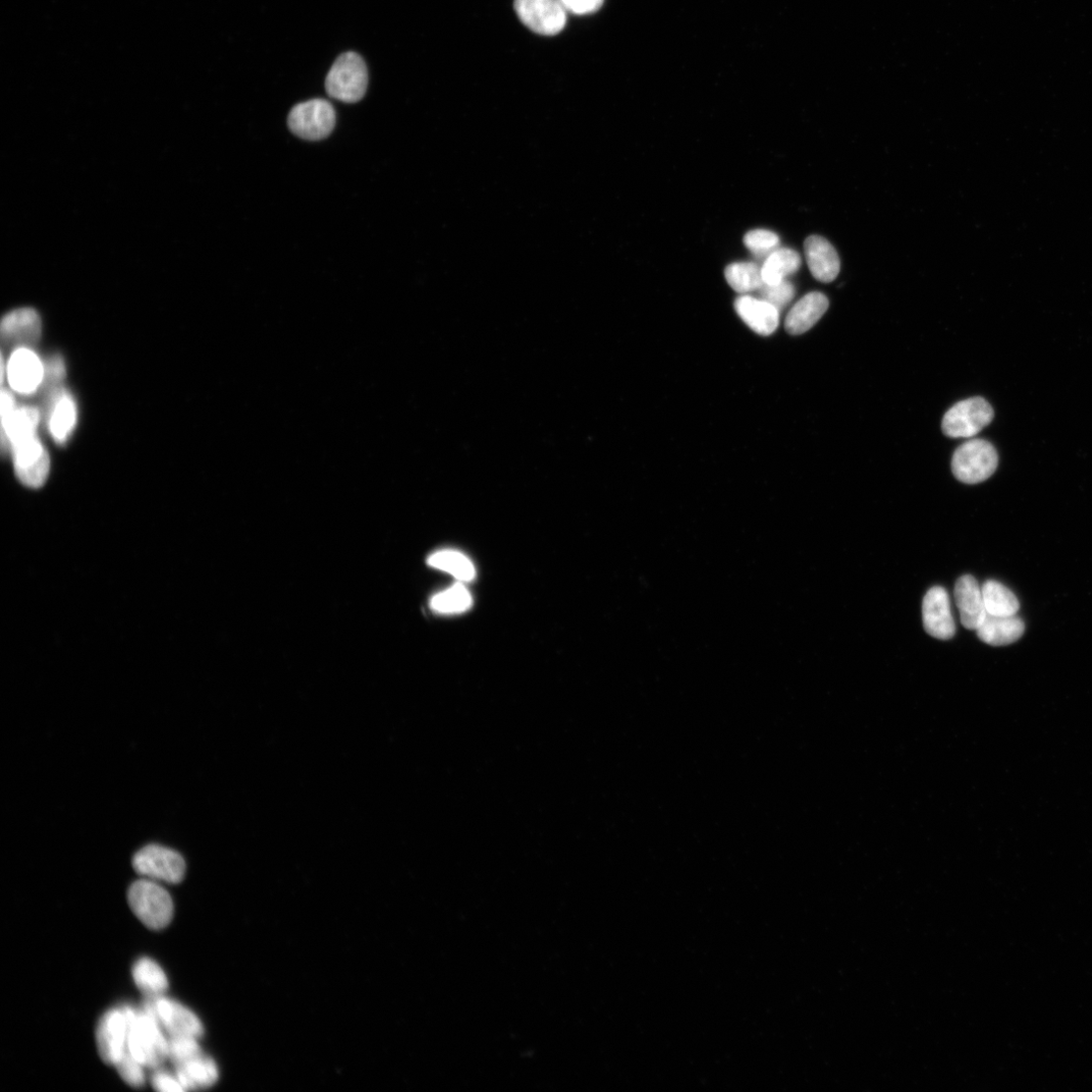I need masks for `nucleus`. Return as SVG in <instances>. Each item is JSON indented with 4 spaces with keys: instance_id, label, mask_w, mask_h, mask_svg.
I'll return each mask as SVG.
<instances>
[{
    "instance_id": "f257e3e1",
    "label": "nucleus",
    "mask_w": 1092,
    "mask_h": 1092,
    "mask_svg": "<svg viewBox=\"0 0 1092 1092\" xmlns=\"http://www.w3.org/2000/svg\"><path fill=\"white\" fill-rule=\"evenodd\" d=\"M128 1022L127 1048L143 1066L158 1068L169 1058V1040L153 1015L143 1009L124 1008Z\"/></svg>"
},
{
    "instance_id": "f03ea898",
    "label": "nucleus",
    "mask_w": 1092,
    "mask_h": 1092,
    "mask_svg": "<svg viewBox=\"0 0 1092 1092\" xmlns=\"http://www.w3.org/2000/svg\"><path fill=\"white\" fill-rule=\"evenodd\" d=\"M128 901L136 916L151 930L167 927L174 916L170 893L151 881H138L128 891Z\"/></svg>"
},
{
    "instance_id": "7ed1b4c3",
    "label": "nucleus",
    "mask_w": 1092,
    "mask_h": 1092,
    "mask_svg": "<svg viewBox=\"0 0 1092 1092\" xmlns=\"http://www.w3.org/2000/svg\"><path fill=\"white\" fill-rule=\"evenodd\" d=\"M367 84L366 66L354 52L341 55L328 73L325 83L328 94L346 103H355L362 99Z\"/></svg>"
},
{
    "instance_id": "20e7f679",
    "label": "nucleus",
    "mask_w": 1092,
    "mask_h": 1092,
    "mask_svg": "<svg viewBox=\"0 0 1092 1092\" xmlns=\"http://www.w3.org/2000/svg\"><path fill=\"white\" fill-rule=\"evenodd\" d=\"M999 456L994 446L983 440H971L957 449L952 471L957 479L975 484L989 479L997 471Z\"/></svg>"
},
{
    "instance_id": "39448f33",
    "label": "nucleus",
    "mask_w": 1092,
    "mask_h": 1092,
    "mask_svg": "<svg viewBox=\"0 0 1092 1092\" xmlns=\"http://www.w3.org/2000/svg\"><path fill=\"white\" fill-rule=\"evenodd\" d=\"M288 124L298 137L319 141L330 136L337 124L336 109L323 98H315L297 104L291 111Z\"/></svg>"
},
{
    "instance_id": "423d86ee",
    "label": "nucleus",
    "mask_w": 1092,
    "mask_h": 1092,
    "mask_svg": "<svg viewBox=\"0 0 1092 1092\" xmlns=\"http://www.w3.org/2000/svg\"><path fill=\"white\" fill-rule=\"evenodd\" d=\"M133 867L140 876L153 881L181 884L186 876V862L178 852L159 845L142 848L133 858Z\"/></svg>"
},
{
    "instance_id": "0eeeda50",
    "label": "nucleus",
    "mask_w": 1092,
    "mask_h": 1092,
    "mask_svg": "<svg viewBox=\"0 0 1092 1092\" xmlns=\"http://www.w3.org/2000/svg\"><path fill=\"white\" fill-rule=\"evenodd\" d=\"M993 407L983 398H971L953 406L944 416L942 430L951 439H970L992 423Z\"/></svg>"
},
{
    "instance_id": "6e6552de",
    "label": "nucleus",
    "mask_w": 1092,
    "mask_h": 1092,
    "mask_svg": "<svg viewBox=\"0 0 1092 1092\" xmlns=\"http://www.w3.org/2000/svg\"><path fill=\"white\" fill-rule=\"evenodd\" d=\"M514 9L520 21L539 35H558L567 24V11L559 0H515Z\"/></svg>"
},
{
    "instance_id": "1a4fd4ad",
    "label": "nucleus",
    "mask_w": 1092,
    "mask_h": 1092,
    "mask_svg": "<svg viewBox=\"0 0 1092 1092\" xmlns=\"http://www.w3.org/2000/svg\"><path fill=\"white\" fill-rule=\"evenodd\" d=\"M14 468L21 482L29 487L44 485L50 473V456L38 435L12 447Z\"/></svg>"
},
{
    "instance_id": "9d476101",
    "label": "nucleus",
    "mask_w": 1092,
    "mask_h": 1092,
    "mask_svg": "<svg viewBox=\"0 0 1092 1092\" xmlns=\"http://www.w3.org/2000/svg\"><path fill=\"white\" fill-rule=\"evenodd\" d=\"M144 1009L155 1017L170 1036H191L198 1039L204 1032L198 1017L175 1001L161 996L150 998Z\"/></svg>"
},
{
    "instance_id": "9b49d317",
    "label": "nucleus",
    "mask_w": 1092,
    "mask_h": 1092,
    "mask_svg": "<svg viewBox=\"0 0 1092 1092\" xmlns=\"http://www.w3.org/2000/svg\"><path fill=\"white\" fill-rule=\"evenodd\" d=\"M129 1022L123 1009L105 1013L98 1023L96 1041L102 1061L116 1065L127 1049Z\"/></svg>"
},
{
    "instance_id": "f8f14e48",
    "label": "nucleus",
    "mask_w": 1092,
    "mask_h": 1092,
    "mask_svg": "<svg viewBox=\"0 0 1092 1092\" xmlns=\"http://www.w3.org/2000/svg\"><path fill=\"white\" fill-rule=\"evenodd\" d=\"M922 619L925 631L931 636L942 640L954 637L956 625L950 598L944 588L937 586L927 591L922 603Z\"/></svg>"
},
{
    "instance_id": "ddd939ff",
    "label": "nucleus",
    "mask_w": 1092,
    "mask_h": 1092,
    "mask_svg": "<svg viewBox=\"0 0 1092 1092\" xmlns=\"http://www.w3.org/2000/svg\"><path fill=\"white\" fill-rule=\"evenodd\" d=\"M0 333L4 343L8 346L16 349L31 348L41 339V318L37 311L31 308L14 310L3 318Z\"/></svg>"
},
{
    "instance_id": "4468645a",
    "label": "nucleus",
    "mask_w": 1092,
    "mask_h": 1092,
    "mask_svg": "<svg viewBox=\"0 0 1092 1092\" xmlns=\"http://www.w3.org/2000/svg\"><path fill=\"white\" fill-rule=\"evenodd\" d=\"M7 376L14 391L21 395H32L44 381L45 364L32 349L19 348L8 360Z\"/></svg>"
},
{
    "instance_id": "2eb2a0df",
    "label": "nucleus",
    "mask_w": 1092,
    "mask_h": 1092,
    "mask_svg": "<svg viewBox=\"0 0 1092 1092\" xmlns=\"http://www.w3.org/2000/svg\"><path fill=\"white\" fill-rule=\"evenodd\" d=\"M805 257L814 279L830 284L840 273V257L833 245L821 236H810L804 243Z\"/></svg>"
},
{
    "instance_id": "dca6fc26",
    "label": "nucleus",
    "mask_w": 1092,
    "mask_h": 1092,
    "mask_svg": "<svg viewBox=\"0 0 1092 1092\" xmlns=\"http://www.w3.org/2000/svg\"><path fill=\"white\" fill-rule=\"evenodd\" d=\"M735 308L740 318L756 335L769 337L777 331L780 311L772 304L745 295L737 299Z\"/></svg>"
},
{
    "instance_id": "f3484780",
    "label": "nucleus",
    "mask_w": 1092,
    "mask_h": 1092,
    "mask_svg": "<svg viewBox=\"0 0 1092 1092\" xmlns=\"http://www.w3.org/2000/svg\"><path fill=\"white\" fill-rule=\"evenodd\" d=\"M955 599L962 624L976 631L988 614L982 590L974 577L965 575L959 578L955 586Z\"/></svg>"
},
{
    "instance_id": "a211bd4d",
    "label": "nucleus",
    "mask_w": 1092,
    "mask_h": 1092,
    "mask_svg": "<svg viewBox=\"0 0 1092 1092\" xmlns=\"http://www.w3.org/2000/svg\"><path fill=\"white\" fill-rule=\"evenodd\" d=\"M48 427L55 443L65 445L69 440L76 423L77 407L73 398L65 391L51 396Z\"/></svg>"
},
{
    "instance_id": "6ab92c4d",
    "label": "nucleus",
    "mask_w": 1092,
    "mask_h": 1092,
    "mask_svg": "<svg viewBox=\"0 0 1092 1092\" xmlns=\"http://www.w3.org/2000/svg\"><path fill=\"white\" fill-rule=\"evenodd\" d=\"M830 306L828 298L818 292L805 295L788 313L785 328L789 335L800 336L808 331L826 314Z\"/></svg>"
},
{
    "instance_id": "aec40b11",
    "label": "nucleus",
    "mask_w": 1092,
    "mask_h": 1092,
    "mask_svg": "<svg viewBox=\"0 0 1092 1092\" xmlns=\"http://www.w3.org/2000/svg\"><path fill=\"white\" fill-rule=\"evenodd\" d=\"M40 412L33 407L17 408L2 414V449L10 452L12 447L29 437L38 435Z\"/></svg>"
},
{
    "instance_id": "412c9836",
    "label": "nucleus",
    "mask_w": 1092,
    "mask_h": 1092,
    "mask_svg": "<svg viewBox=\"0 0 1092 1092\" xmlns=\"http://www.w3.org/2000/svg\"><path fill=\"white\" fill-rule=\"evenodd\" d=\"M1024 623L1014 616L989 615L976 629L979 639L994 646H1004L1018 641L1024 632Z\"/></svg>"
},
{
    "instance_id": "4be33fe9",
    "label": "nucleus",
    "mask_w": 1092,
    "mask_h": 1092,
    "mask_svg": "<svg viewBox=\"0 0 1092 1092\" xmlns=\"http://www.w3.org/2000/svg\"><path fill=\"white\" fill-rule=\"evenodd\" d=\"M801 265L799 254L789 248H778L761 265L763 284L775 285L786 281L796 273Z\"/></svg>"
},
{
    "instance_id": "5701e85b",
    "label": "nucleus",
    "mask_w": 1092,
    "mask_h": 1092,
    "mask_svg": "<svg viewBox=\"0 0 1092 1092\" xmlns=\"http://www.w3.org/2000/svg\"><path fill=\"white\" fill-rule=\"evenodd\" d=\"M176 1068L177 1077L186 1090L208 1087L217 1079L214 1062L203 1055L179 1064Z\"/></svg>"
},
{
    "instance_id": "b1692460",
    "label": "nucleus",
    "mask_w": 1092,
    "mask_h": 1092,
    "mask_svg": "<svg viewBox=\"0 0 1092 1092\" xmlns=\"http://www.w3.org/2000/svg\"><path fill=\"white\" fill-rule=\"evenodd\" d=\"M983 601L987 614L992 616H1014L1020 611L1017 596L1005 585L990 580L982 586Z\"/></svg>"
},
{
    "instance_id": "393cba45",
    "label": "nucleus",
    "mask_w": 1092,
    "mask_h": 1092,
    "mask_svg": "<svg viewBox=\"0 0 1092 1092\" xmlns=\"http://www.w3.org/2000/svg\"><path fill=\"white\" fill-rule=\"evenodd\" d=\"M138 989L149 998L160 997L169 989V980L161 967L149 958L138 960L133 967Z\"/></svg>"
},
{
    "instance_id": "a878e982",
    "label": "nucleus",
    "mask_w": 1092,
    "mask_h": 1092,
    "mask_svg": "<svg viewBox=\"0 0 1092 1092\" xmlns=\"http://www.w3.org/2000/svg\"><path fill=\"white\" fill-rule=\"evenodd\" d=\"M728 284L738 293L758 291L762 285L761 266L752 262H736L726 268Z\"/></svg>"
},
{
    "instance_id": "bb28decb",
    "label": "nucleus",
    "mask_w": 1092,
    "mask_h": 1092,
    "mask_svg": "<svg viewBox=\"0 0 1092 1092\" xmlns=\"http://www.w3.org/2000/svg\"><path fill=\"white\" fill-rule=\"evenodd\" d=\"M428 565L451 574L461 582H471L476 577L470 559L456 551L437 552L428 558Z\"/></svg>"
},
{
    "instance_id": "cd10ccee",
    "label": "nucleus",
    "mask_w": 1092,
    "mask_h": 1092,
    "mask_svg": "<svg viewBox=\"0 0 1092 1092\" xmlns=\"http://www.w3.org/2000/svg\"><path fill=\"white\" fill-rule=\"evenodd\" d=\"M473 599L468 589L462 584H456L452 588L435 595L430 603L431 609L443 614H462L471 609Z\"/></svg>"
},
{
    "instance_id": "c85d7f7f",
    "label": "nucleus",
    "mask_w": 1092,
    "mask_h": 1092,
    "mask_svg": "<svg viewBox=\"0 0 1092 1092\" xmlns=\"http://www.w3.org/2000/svg\"><path fill=\"white\" fill-rule=\"evenodd\" d=\"M746 247L757 257H768L779 248V236L769 230L756 229L746 234Z\"/></svg>"
},
{
    "instance_id": "c756f323",
    "label": "nucleus",
    "mask_w": 1092,
    "mask_h": 1092,
    "mask_svg": "<svg viewBox=\"0 0 1092 1092\" xmlns=\"http://www.w3.org/2000/svg\"><path fill=\"white\" fill-rule=\"evenodd\" d=\"M202 1055L197 1039L191 1036H170L169 1058L177 1066Z\"/></svg>"
},
{
    "instance_id": "7c9ffc66",
    "label": "nucleus",
    "mask_w": 1092,
    "mask_h": 1092,
    "mask_svg": "<svg viewBox=\"0 0 1092 1092\" xmlns=\"http://www.w3.org/2000/svg\"><path fill=\"white\" fill-rule=\"evenodd\" d=\"M761 300L776 307L779 311L786 307L795 296V288L787 281L775 285L763 284L757 291Z\"/></svg>"
},
{
    "instance_id": "2f4dec72",
    "label": "nucleus",
    "mask_w": 1092,
    "mask_h": 1092,
    "mask_svg": "<svg viewBox=\"0 0 1092 1092\" xmlns=\"http://www.w3.org/2000/svg\"><path fill=\"white\" fill-rule=\"evenodd\" d=\"M116 1067L121 1077L129 1085L136 1088L142 1087L144 1085V1066L132 1056L128 1048L126 1049L122 1058L117 1062Z\"/></svg>"
},
{
    "instance_id": "473e14b6",
    "label": "nucleus",
    "mask_w": 1092,
    "mask_h": 1092,
    "mask_svg": "<svg viewBox=\"0 0 1092 1092\" xmlns=\"http://www.w3.org/2000/svg\"><path fill=\"white\" fill-rule=\"evenodd\" d=\"M564 9L575 15H589L603 7L605 0H559Z\"/></svg>"
},
{
    "instance_id": "72a5a7b5",
    "label": "nucleus",
    "mask_w": 1092,
    "mask_h": 1092,
    "mask_svg": "<svg viewBox=\"0 0 1092 1092\" xmlns=\"http://www.w3.org/2000/svg\"><path fill=\"white\" fill-rule=\"evenodd\" d=\"M153 1087L161 1092H181L186 1089L180 1082L179 1078H175L169 1073L159 1071L152 1077Z\"/></svg>"
}]
</instances>
